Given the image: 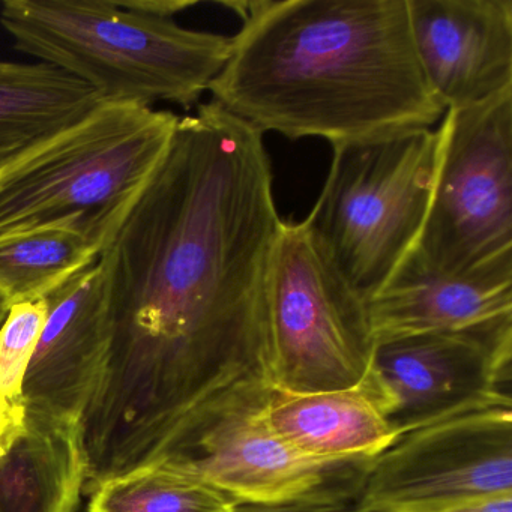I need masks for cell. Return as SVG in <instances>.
Returning <instances> with one entry per match:
<instances>
[{
    "mask_svg": "<svg viewBox=\"0 0 512 512\" xmlns=\"http://www.w3.org/2000/svg\"><path fill=\"white\" fill-rule=\"evenodd\" d=\"M8 311L7 308H5L4 302H2V299H0V326H2V323H4L5 317H7Z\"/></svg>",
    "mask_w": 512,
    "mask_h": 512,
    "instance_id": "603a6c76",
    "label": "cell"
},
{
    "mask_svg": "<svg viewBox=\"0 0 512 512\" xmlns=\"http://www.w3.org/2000/svg\"><path fill=\"white\" fill-rule=\"evenodd\" d=\"M98 259L88 242L67 230L46 229L0 239V299L7 311L41 301Z\"/></svg>",
    "mask_w": 512,
    "mask_h": 512,
    "instance_id": "e0dca14e",
    "label": "cell"
},
{
    "mask_svg": "<svg viewBox=\"0 0 512 512\" xmlns=\"http://www.w3.org/2000/svg\"><path fill=\"white\" fill-rule=\"evenodd\" d=\"M101 104L91 86L61 68L0 61V166L83 121Z\"/></svg>",
    "mask_w": 512,
    "mask_h": 512,
    "instance_id": "2e32d148",
    "label": "cell"
},
{
    "mask_svg": "<svg viewBox=\"0 0 512 512\" xmlns=\"http://www.w3.org/2000/svg\"><path fill=\"white\" fill-rule=\"evenodd\" d=\"M86 479L80 419L22 404L0 436V512H76Z\"/></svg>",
    "mask_w": 512,
    "mask_h": 512,
    "instance_id": "5bb4252c",
    "label": "cell"
},
{
    "mask_svg": "<svg viewBox=\"0 0 512 512\" xmlns=\"http://www.w3.org/2000/svg\"><path fill=\"white\" fill-rule=\"evenodd\" d=\"M374 338L464 331L512 317V253L463 275L431 268L415 247L367 302Z\"/></svg>",
    "mask_w": 512,
    "mask_h": 512,
    "instance_id": "4fadbf2b",
    "label": "cell"
},
{
    "mask_svg": "<svg viewBox=\"0 0 512 512\" xmlns=\"http://www.w3.org/2000/svg\"><path fill=\"white\" fill-rule=\"evenodd\" d=\"M418 512H512V496L487 497Z\"/></svg>",
    "mask_w": 512,
    "mask_h": 512,
    "instance_id": "44dd1931",
    "label": "cell"
},
{
    "mask_svg": "<svg viewBox=\"0 0 512 512\" xmlns=\"http://www.w3.org/2000/svg\"><path fill=\"white\" fill-rule=\"evenodd\" d=\"M20 407L22 404H16V406H11L7 401L0 400V436L5 433L8 427H10L11 422L16 418L17 413L20 412Z\"/></svg>",
    "mask_w": 512,
    "mask_h": 512,
    "instance_id": "7402d4cb",
    "label": "cell"
},
{
    "mask_svg": "<svg viewBox=\"0 0 512 512\" xmlns=\"http://www.w3.org/2000/svg\"><path fill=\"white\" fill-rule=\"evenodd\" d=\"M232 512H358L355 500L322 499L292 500L277 503H238Z\"/></svg>",
    "mask_w": 512,
    "mask_h": 512,
    "instance_id": "ffe728a7",
    "label": "cell"
},
{
    "mask_svg": "<svg viewBox=\"0 0 512 512\" xmlns=\"http://www.w3.org/2000/svg\"><path fill=\"white\" fill-rule=\"evenodd\" d=\"M262 415L278 439L313 460H374L398 440L367 380L338 391L272 388Z\"/></svg>",
    "mask_w": 512,
    "mask_h": 512,
    "instance_id": "9a60e30c",
    "label": "cell"
},
{
    "mask_svg": "<svg viewBox=\"0 0 512 512\" xmlns=\"http://www.w3.org/2000/svg\"><path fill=\"white\" fill-rule=\"evenodd\" d=\"M89 494V512H232L239 503L214 485L161 463L112 476Z\"/></svg>",
    "mask_w": 512,
    "mask_h": 512,
    "instance_id": "ac0fdd59",
    "label": "cell"
},
{
    "mask_svg": "<svg viewBox=\"0 0 512 512\" xmlns=\"http://www.w3.org/2000/svg\"><path fill=\"white\" fill-rule=\"evenodd\" d=\"M179 116L101 104L0 166V239L67 230L100 257L163 163Z\"/></svg>",
    "mask_w": 512,
    "mask_h": 512,
    "instance_id": "277c9868",
    "label": "cell"
},
{
    "mask_svg": "<svg viewBox=\"0 0 512 512\" xmlns=\"http://www.w3.org/2000/svg\"><path fill=\"white\" fill-rule=\"evenodd\" d=\"M305 224L365 304L416 245L436 179L439 130L416 128L332 146Z\"/></svg>",
    "mask_w": 512,
    "mask_h": 512,
    "instance_id": "5b68a950",
    "label": "cell"
},
{
    "mask_svg": "<svg viewBox=\"0 0 512 512\" xmlns=\"http://www.w3.org/2000/svg\"><path fill=\"white\" fill-rule=\"evenodd\" d=\"M425 80L443 109L512 88L511 0H407Z\"/></svg>",
    "mask_w": 512,
    "mask_h": 512,
    "instance_id": "8fae6325",
    "label": "cell"
},
{
    "mask_svg": "<svg viewBox=\"0 0 512 512\" xmlns=\"http://www.w3.org/2000/svg\"><path fill=\"white\" fill-rule=\"evenodd\" d=\"M262 136L214 101L179 118L98 257L112 340L80 421L88 493L155 463L211 407L272 386L266 292L283 220Z\"/></svg>",
    "mask_w": 512,
    "mask_h": 512,
    "instance_id": "6da1fadb",
    "label": "cell"
},
{
    "mask_svg": "<svg viewBox=\"0 0 512 512\" xmlns=\"http://www.w3.org/2000/svg\"><path fill=\"white\" fill-rule=\"evenodd\" d=\"M512 496V407H490L401 436L371 461L358 512H418Z\"/></svg>",
    "mask_w": 512,
    "mask_h": 512,
    "instance_id": "30bf717a",
    "label": "cell"
},
{
    "mask_svg": "<svg viewBox=\"0 0 512 512\" xmlns=\"http://www.w3.org/2000/svg\"><path fill=\"white\" fill-rule=\"evenodd\" d=\"M212 101L259 133L334 145L431 128L407 0L248 2Z\"/></svg>",
    "mask_w": 512,
    "mask_h": 512,
    "instance_id": "7a4b0ae2",
    "label": "cell"
},
{
    "mask_svg": "<svg viewBox=\"0 0 512 512\" xmlns=\"http://www.w3.org/2000/svg\"><path fill=\"white\" fill-rule=\"evenodd\" d=\"M271 389H253L206 410L155 463L190 473L239 503L355 500L373 460L320 461L293 451L263 419Z\"/></svg>",
    "mask_w": 512,
    "mask_h": 512,
    "instance_id": "ba28073f",
    "label": "cell"
},
{
    "mask_svg": "<svg viewBox=\"0 0 512 512\" xmlns=\"http://www.w3.org/2000/svg\"><path fill=\"white\" fill-rule=\"evenodd\" d=\"M266 310L272 388L323 392L364 382L376 346L367 305L305 221L281 223L269 265Z\"/></svg>",
    "mask_w": 512,
    "mask_h": 512,
    "instance_id": "8992f818",
    "label": "cell"
},
{
    "mask_svg": "<svg viewBox=\"0 0 512 512\" xmlns=\"http://www.w3.org/2000/svg\"><path fill=\"white\" fill-rule=\"evenodd\" d=\"M47 320L23 385V406L82 421L109 353L112 328L98 259L44 298Z\"/></svg>",
    "mask_w": 512,
    "mask_h": 512,
    "instance_id": "7c38bea8",
    "label": "cell"
},
{
    "mask_svg": "<svg viewBox=\"0 0 512 512\" xmlns=\"http://www.w3.org/2000/svg\"><path fill=\"white\" fill-rule=\"evenodd\" d=\"M46 320L47 304L41 299L14 305L0 326V400L11 406L22 400L26 373Z\"/></svg>",
    "mask_w": 512,
    "mask_h": 512,
    "instance_id": "d6986e66",
    "label": "cell"
},
{
    "mask_svg": "<svg viewBox=\"0 0 512 512\" xmlns=\"http://www.w3.org/2000/svg\"><path fill=\"white\" fill-rule=\"evenodd\" d=\"M512 317L464 331L377 338L365 377L398 439L490 407H512Z\"/></svg>",
    "mask_w": 512,
    "mask_h": 512,
    "instance_id": "9c48e42d",
    "label": "cell"
},
{
    "mask_svg": "<svg viewBox=\"0 0 512 512\" xmlns=\"http://www.w3.org/2000/svg\"><path fill=\"white\" fill-rule=\"evenodd\" d=\"M415 250L448 275L512 253V88L476 106L446 110Z\"/></svg>",
    "mask_w": 512,
    "mask_h": 512,
    "instance_id": "52a82bcc",
    "label": "cell"
},
{
    "mask_svg": "<svg viewBox=\"0 0 512 512\" xmlns=\"http://www.w3.org/2000/svg\"><path fill=\"white\" fill-rule=\"evenodd\" d=\"M16 49L91 86L101 103L190 109L226 65L232 38L179 26L134 2L10 0Z\"/></svg>",
    "mask_w": 512,
    "mask_h": 512,
    "instance_id": "3957f363",
    "label": "cell"
}]
</instances>
